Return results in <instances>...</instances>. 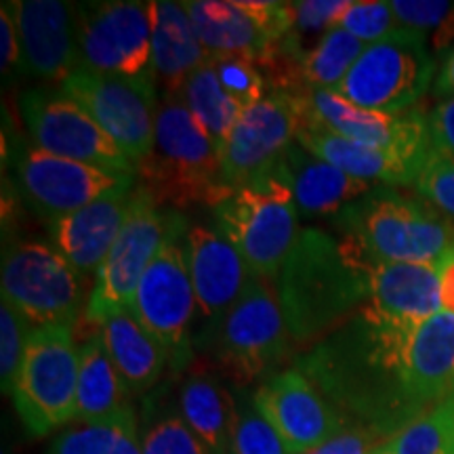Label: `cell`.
I'll list each match as a JSON object with an SVG mask.
<instances>
[{
	"instance_id": "obj_1",
	"label": "cell",
	"mask_w": 454,
	"mask_h": 454,
	"mask_svg": "<svg viewBox=\"0 0 454 454\" xmlns=\"http://www.w3.org/2000/svg\"><path fill=\"white\" fill-rule=\"evenodd\" d=\"M411 328L385 320L364 305L301 356L297 368L308 374L345 423L374 429L391 440L417 419L402 371V351Z\"/></svg>"
},
{
	"instance_id": "obj_2",
	"label": "cell",
	"mask_w": 454,
	"mask_h": 454,
	"mask_svg": "<svg viewBox=\"0 0 454 454\" xmlns=\"http://www.w3.org/2000/svg\"><path fill=\"white\" fill-rule=\"evenodd\" d=\"M368 261L348 236L303 230L278 276V297L291 339L320 340L368 303Z\"/></svg>"
},
{
	"instance_id": "obj_3",
	"label": "cell",
	"mask_w": 454,
	"mask_h": 454,
	"mask_svg": "<svg viewBox=\"0 0 454 454\" xmlns=\"http://www.w3.org/2000/svg\"><path fill=\"white\" fill-rule=\"evenodd\" d=\"M372 263L440 268L454 253V223L421 196L379 185L334 219Z\"/></svg>"
},
{
	"instance_id": "obj_4",
	"label": "cell",
	"mask_w": 454,
	"mask_h": 454,
	"mask_svg": "<svg viewBox=\"0 0 454 454\" xmlns=\"http://www.w3.org/2000/svg\"><path fill=\"white\" fill-rule=\"evenodd\" d=\"M154 202L175 208L217 207L230 190L221 179V154L181 99H162L150 156L137 168Z\"/></svg>"
},
{
	"instance_id": "obj_5",
	"label": "cell",
	"mask_w": 454,
	"mask_h": 454,
	"mask_svg": "<svg viewBox=\"0 0 454 454\" xmlns=\"http://www.w3.org/2000/svg\"><path fill=\"white\" fill-rule=\"evenodd\" d=\"M215 223L242 254L251 276H280L299 240V211L282 177L280 162L270 173L231 190L213 207Z\"/></svg>"
},
{
	"instance_id": "obj_6",
	"label": "cell",
	"mask_w": 454,
	"mask_h": 454,
	"mask_svg": "<svg viewBox=\"0 0 454 454\" xmlns=\"http://www.w3.org/2000/svg\"><path fill=\"white\" fill-rule=\"evenodd\" d=\"M81 348L70 326L34 328L11 400L26 431L43 438L76 419Z\"/></svg>"
},
{
	"instance_id": "obj_7",
	"label": "cell",
	"mask_w": 454,
	"mask_h": 454,
	"mask_svg": "<svg viewBox=\"0 0 454 454\" xmlns=\"http://www.w3.org/2000/svg\"><path fill=\"white\" fill-rule=\"evenodd\" d=\"M438 74L427 36L402 27L368 44L334 93L372 112L404 114L427 93Z\"/></svg>"
},
{
	"instance_id": "obj_8",
	"label": "cell",
	"mask_w": 454,
	"mask_h": 454,
	"mask_svg": "<svg viewBox=\"0 0 454 454\" xmlns=\"http://www.w3.org/2000/svg\"><path fill=\"white\" fill-rule=\"evenodd\" d=\"M217 364L236 383H251L280 364L286 356V320L274 286L265 278L251 276L230 311L208 331Z\"/></svg>"
},
{
	"instance_id": "obj_9",
	"label": "cell",
	"mask_w": 454,
	"mask_h": 454,
	"mask_svg": "<svg viewBox=\"0 0 454 454\" xmlns=\"http://www.w3.org/2000/svg\"><path fill=\"white\" fill-rule=\"evenodd\" d=\"M3 299L32 328H72L82 311V280L53 244L17 240L3 251Z\"/></svg>"
},
{
	"instance_id": "obj_10",
	"label": "cell",
	"mask_w": 454,
	"mask_h": 454,
	"mask_svg": "<svg viewBox=\"0 0 454 454\" xmlns=\"http://www.w3.org/2000/svg\"><path fill=\"white\" fill-rule=\"evenodd\" d=\"M187 221L177 211H160L144 187L116 238L101 268L95 274L93 291L87 301V320L104 325L112 314L130 309L135 293L145 270L154 261L167 238L185 225Z\"/></svg>"
},
{
	"instance_id": "obj_11",
	"label": "cell",
	"mask_w": 454,
	"mask_h": 454,
	"mask_svg": "<svg viewBox=\"0 0 454 454\" xmlns=\"http://www.w3.org/2000/svg\"><path fill=\"white\" fill-rule=\"evenodd\" d=\"M185 231L187 223L167 238L141 278L130 303V314L164 345L168 364L175 371L184 368L194 356L190 328L198 311L184 253Z\"/></svg>"
},
{
	"instance_id": "obj_12",
	"label": "cell",
	"mask_w": 454,
	"mask_h": 454,
	"mask_svg": "<svg viewBox=\"0 0 454 454\" xmlns=\"http://www.w3.org/2000/svg\"><path fill=\"white\" fill-rule=\"evenodd\" d=\"M87 110L93 121L135 167L150 156L156 135V82L114 74L76 70L59 87Z\"/></svg>"
},
{
	"instance_id": "obj_13",
	"label": "cell",
	"mask_w": 454,
	"mask_h": 454,
	"mask_svg": "<svg viewBox=\"0 0 454 454\" xmlns=\"http://www.w3.org/2000/svg\"><path fill=\"white\" fill-rule=\"evenodd\" d=\"M20 110L34 145L41 150L137 177V167L107 137L93 116L61 89H27L20 98Z\"/></svg>"
},
{
	"instance_id": "obj_14",
	"label": "cell",
	"mask_w": 454,
	"mask_h": 454,
	"mask_svg": "<svg viewBox=\"0 0 454 454\" xmlns=\"http://www.w3.org/2000/svg\"><path fill=\"white\" fill-rule=\"evenodd\" d=\"M81 67L156 82L150 3L110 0L78 4Z\"/></svg>"
},
{
	"instance_id": "obj_15",
	"label": "cell",
	"mask_w": 454,
	"mask_h": 454,
	"mask_svg": "<svg viewBox=\"0 0 454 454\" xmlns=\"http://www.w3.org/2000/svg\"><path fill=\"white\" fill-rule=\"evenodd\" d=\"M299 127H314L356 141V144L394 152L406 160L425 164L429 156L427 116L421 112L385 114L354 106L334 90H303L297 95Z\"/></svg>"
},
{
	"instance_id": "obj_16",
	"label": "cell",
	"mask_w": 454,
	"mask_h": 454,
	"mask_svg": "<svg viewBox=\"0 0 454 454\" xmlns=\"http://www.w3.org/2000/svg\"><path fill=\"white\" fill-rule=\"evenodd\" d=\"M17 190L32 213L53 221L81 211L114 190L135 184V175L112 173L90 164L49 154L36 145L21 147L15 160Z\"/></svg>"
},
{
	"instance_id": "obj_17",
	"label": "cell",
	"mask_w": 454,
	"mask_h": 454,
	"mask_svg": "<svg viewBox=\"0 0 454 454\" xmlns=\"http://www.w3.org/2000/svg\"><path fill=\"white\" fill-rule=\"evenodd\" d=\"M299 124L297 95L270 90L259 104L244 107L221 147V179L227 190L270 173L297 141Z\"/></svg>"
},
{
	"instance_id": "obj_18",
	"label": "cell",
	"mask_w": 454,
	"mask_h": 454,
	"mask_svg": "<svg viewBox=\"0 0 454 454\" xmlns=\"http://www.w3.org/2000/svg\"><path fill=\"white\" fill-rule=\"evenodd\" d=\"M253 400L293 454L314 450L348 427L343 417L299 368L271 374L259 385Z\"/></svg>"
},
{
	"instance_id": "obj_19",
	"label": "cell",
	"mask_w": 454,
	"mask_h": 454,
	"mask_svg": "<svg viewBox=\"0 0 454 454\" xmlns=\"http://www.w3.org/2000/svg\"><path fill=\"white\" fill-rule=\"evenodd\" d=\"M21 47V72L47 82L64 84L81 70L78 4L59 0L13 3Z\"/></svg>"
},
{
	"instance_id": "obj_20",
	"label": "cell",
	"mask_w": 454,
	"mask_h": 454,
	"mask_svg": "<svg viewBox=\"0 0 454 454\" xmlns=\"http://www.w3.org/2000/svg\"><path fill=\"white\" fill-rule=\"evenodd\" d=\"M184 253L198 314L208 322V331H213L242 294L251 271L217 225H187Z\"/></svg>"
},
{
	"instance_id": "obj_21",
	"label": "cell",
	"mask_w": 454,
	"mask_h": 454,
	"mask_svg": "<svg viewBox=\"0 0 454 454\" xmlns=\"http://www.w3.org/2000/svg\"><path fill=\"white\" fill-rule=\"evenodd\" d=\"M139 196V185H124L81 211L49 223L53 247L78 274H98L110 248L121 236Z\"/></svg>"
},
{
	"instance_id": "obj_22",
	"label": "cell",
	"mask_w": 454,
	"mask_h": 454,
	"mask_svg": "<svg viewBox=\"0 0 454 454\" xmlns=\"http://www.w3.org/2000/svg\"><path fill=\"white\" fill-rule=\"evenodd\" d=\"M404 387L414 412L423 414L454 391V314L440 309L408 333L404 351Z\"/></svg>"
},
{
	"instance_id": "obj_23",
	"label": "cell",
	"mask_w": 454,
	"mask_h": 454,
	"mask_svg": "<svg viewBox=\"0 0 454 454\" xmlns=\"http://www.w3.org/2000/svg\"><path fill=\"white\" fill-rule=\"evenodd\" d=\"M280 170L293 192L299 217L305 219H337L345 208L374 190L368 181L351 177L331 162L311 154L299 141H294L282 156Z\"/></svg>"
},
{
	"instance_id": "obj_24",
	"label": "cell",
	"mask_w": 454,
	"mask_h": 454,
	"mask_svg": "<svg viewBox=\"0 0 454 454\" xmlns=\"http://www.w3.org/2000/svg\"><path fill=\"white\" fill-rule=\"evenodd\" d=\"M368 303L385 320L417 326L442 309L440 270L414 263H368Z\"/></svg>"
},
{
	"instance_id": "obj_25",
	"label": "cell",
	"mask_w": 454,
	"mask_h": 454,
	"mask_svg": "<svg viewBox=\"0 0 454 454\" xmlns=\"http://www.w3.org/2000/svg\"><path fill=\"white\" fill-rule=\"evenodd\" d=\"M184 7L208 57L247 55L259 59L278 44L261 21L254 0H187Z\"/></svg>"
},
{
	"instance_id": "obj_26",
	"label": "cell",
	"mask_w": 454,
	"mask_h": 454,
	"mask_svg": "<svg viewBox=\"0 0 454 454\" xmlns=\"http://www.w3.org/2000/svg\"><path fill=\"white\" fill-rule=\"evenodd\" d=\"M152 17V64L162 99H179L187 78L208 61L207 49L192 26L184 3L154 0Z\"/></svg>"
},
{
	"instance_id": "obj_27",
	"label": "cell",
	"mask_w": 454,
	"mask_h": 454,
	"mask_svg": "<svg viewBox=\"0 0 454 454\" xmlns=\"http://www.w3.org/2000/svg\"><path fill=\"white\" fill-rule=\"evenodd\" d=\"M297 141L311 154L372 185H414L423 168L421 164L406 160L404 156H397L394 152L356 144L314 127H299Z\"/></svg>"
},
{
	"instance_id": "obj_28",
	"label": "cell",
	"mask_w": 454,
	"mask_h": 454,
	"mask_svg": "<svg viewBox=\"0 0 454 454\" xmlns=\"http://www.w3.org/2000/svg\"><path fill=\"white\" fill-rule=\"evenodd\" d=\"M99 331L129 394L141 395L154 387L168 364V354L160 340L139 325L130 309L112 314Z\"/></svg>"
},
{
	"instance_id": "obj_29",
	"label": "cell",
	"mask_w": 454,
	"mask_h": 454,
	"mask_svg": "<svg viewBox=\"0 0 454 454\" xmlns=\"http://www.w3.org/2000/svg\"><path fill=\"white\" fill-rule=\"evenodd\" d=\"M179 414L208 454H230L236 397L211 371H194L179 389Z\"/></svg>"
},
{
	"instance_id": "obj_30",
	"label": "cell",
	"mask_w": 454,
	"mask_h": 454,
	"mask_svg": "<svg viewBox=\"0 0 454 454\" xmlns=\"http://www.w3.org/2000/svg\"><path fill=\"white\" fill-rule=\"evenodd\" d=\"M129 389L114 366L101 331L93 333L81 345L78 368V423H98L129 408Z\"/></svg>"
},
{
	"instance_id": "obj_31",
	"label": "cell",
	"mask_w": 454,
	"mask_h": 454,
	"mask_svg": "<svg viewBox=\"0 0 454 454\" xmlns=\"http://www.w3.org/2000/svg\"><path fill=\"white\" fill-rule=\"evenodd\" d=\"M179 99L192 112V116L204 129V133L213 139L221 154V147L230 137L231 129H234L244 107L225 93L208 61L187 78L179 93Z\"/></svg>"
},
{
	"instance_id": "obj_32",
	"label": "cell",
	"mask_w": 454,
	"mask_h": 454,
	"mask_svg": "<svg viewBox=\"0 0 454 454\" xmlns=\"http://www.w3.org/2000/svg\"><path fill=\"white\" fill-rule=\"evenodd\" d=\"M49 454H144L133 406L106 421L82 423L64 431Z\"/></svg>"
},
{
	"instance_id": "obj_33",
	"label": "cell",
	"mask_w": 454,
	"mask_h": 454,
	"mask_svg": "<svg viewBox=\"0 0 454 454\" xmlns=\"http://www.w3.org/2000/svg\"><path fill=\"white\" fill-rule=\"evenodd\" d=\"M368 44L357 41L343 27H333L311 49L303 64L305 90H334L351 72Z\"/></svg>"
},
{
	"instance_id": "obj_34",
	"label": "cell",
	"mask_w": 454,
	"mask_h": 454,
	"mask_svg": "<svg viewBox=\"0 0 454 454\" xmlns=\"http://www.w3.org/2000/svg\"><path fill=\"white\" fill-rule=\"evenodd\" d=\"M389 446L397 454H454V391L404 425Z\"/></svg>"
},
{
	"instance_id": "obj_35",
	"label": "cell",
	"mask_w": 454,
	"mask_h": 454,
	"mask_svg": "<svg viewBox=\"0 0 454 454\" xmlns=\"http://www.w3.org/2000/svg\"><path fill=\"white\" fill-rule=\"evenodd\" d=\"M351 0H301L291 3L293 27L284 44L299 57H308L311 49L337 27L340 15L349 9Z\"/></svg>"
},
{
	"instance_id": "obj_36",
	"label": "cell",
	"mask_w": 454,
	"mask_h": 454,
	"mask_svg": "<svg viewBox=\"0 0 454 454\" xmlns=\"http://www.w3.org/2000/svg\"><path fill=\"white\" fill-rule=\"evenodd\" d=\"M230 454H293L251 397H236V423Z\"/></svg>"
},
{
	"instance_id": "obj_37",
	"label": "cell",
	"mask_w": 454,
	"mask_h": 454,
	"mask_svg": "<svg viewBox=\"0 0 454 454\" xmlns=\"http://www.w3.org/2000/svg\"><path fill=\"white\" fill-rule=\"evenodd\" d=\"M389 4L402 27L421 32L425 36L434 32L435 47L450 51L454 44V3H446V0H391Z\"/></svg>"
},
{
	"instance_id": "obj_38",
	"label": "cell",
	"mask_w": 454,
	"mask_h": 454,
	"mask_svg": "<svg viewBox=\"0 0 454 454\" xmlns=\"http://www.w3.org/2000/svg\"><path fill=\"white\" fill-rule=\"evenodd\" d=\"M208 64L217 74L221 87L231 99L242 107L259 104L270 93L263 72L254 64L253 57L247 55H211Z\"/></svg>"
},
{
	"instance_id": "obj_39",
	"label": "cell",
	"mask_w": 454,
	"mask_h": 454,
	"mask_svg": "<svg viewBox=\"0 0 454 454\" xmlns=\"http://www.w3.org/2000/svg\"><path fill=\"white\" fill-rule=\"evenodd\" d=\"M337 26L366 44L379 43L402 30L391 4L385 0H351L349 9L340 15Z\"/></svg>"
},
{
	"instance_id": "obj_40",
	"label": "cell",
	"mask_w": 454,
	"mask_h": 454,
	"mask_svg": "<svg viewBox=\"0 0 454 454\" xmlns=\"http://www.w3.org/2000/svg\"><path fill=\"white\" fill-rule=\"evenodd\" d=\"M32 331L30 322L9 301L3 299V305H0V383H3L4 394L9 395Z\"/></svg>"
},
{
	"instance_id": "obj_41",
	"label": "cell",
	"mask_w": 454,
	"mask_h": 454,
	"mask_svg": "<svg viewBox=\"0 0 454 454\" xmlns=\"http://www.w3.org/2000/svg\"><path fill=\"white\" fill-rule=\"evenodd\" d=\"M414 187L425 202L454 223V156L429 150Z\"/></svg>"
},
{
	"instance_id": "obj_42",
	"label": "cell",
	"mask_w": 454,
	"mask_h": 454,
	"mask_svg": "<svg viewBox=\"0 0 454 454\" xmlns=\"http://www.w3.org/2000/svg\"><path fill=\"white\" fill-rule=\"evenodd\" d=\"M141 450L144 454H208L181 414H167L152 423L141 442Z\"/></svg>"
},
{
	"instance_id": "obj_43",
	"label": "cell",
	"mask_w": 454,
	"mask_h": 454,
	"mask_svg": "<svg viewBox=\"0 0 454 454\" xmlns=\"http://www.w3.org/2000/svg\"><path fill=\"white\" fill-rule=\"evenodd\" d=\"M387 442L389 440L379 431L362 427V425H348L325 444L305 454H372Z\"/></svg>"
},
{
	"instance_id": "obj_44",
	"label": "cell",
	"mask_w": 454,
	"mask_h": 454,
	"mask_svg": "<svg viewBox=\"0 0 454 454\" xmlns=\"http://www.w3.org/2000/svg\"><path fill=\"white\" fill-rule=\"evenodd\" d=\"M0 67H3L4 78L21 72V47L13 3H3V9H0Z\"/></svg>"
},
{
	"instance_id": "obj_45",
	"label": "cell",
	"mask_w": 454,
	"mask_h": 454,
	"mask_svg": "<svg viewBox=\"0 0 454 454\" xmlns=\"http://www.w3.org/2000/svg\"><path fill=\"white\" fill-rule=\"evenodd\" d=\"M429 145L438 154L454 156V99H444L427 116Z\"/></svg>"
},
{
	"instance_id": "obj_46",
	"label": "cell",
	"mask_w": 454,
	"mask_h": 454,
	"mask_svg": "<svg viewBox=\"0 0 454 454\" xmlns=\"http://www.w3.org/2000/svg\"><path fill=\"white\" fill-rule=\"evenodd\" d=\"M434 95L440 101L454 99V49L448 51L434 81Z\"/></svg>"
},
{
	"instance_id": "obj_47",
	"label": "cell",
	"mask_w": 454,
	"mask_h": 454,
	"mask_svg": "<svg viewBox=\"0 0 454 454\" xmlns=\"http://www.w3.org/2000/svg\"><path fill=\"white\" fill-rule=\"evenodd\" d=\"M440 299L442 309L454 314V253L442 261L440 265Z\"/></svg>"
},
{
	"instance_id": "obj_48",
	"label": "cell",
	"mask_w": 454,
	"mask_h": 454,
	"mask_svg": "<svg viewBox=\"0 0 454 454\" xmlns=\"http://www.w3.org/2000/svg\"><path fill=\"white\" fill-rule=\"evenodd\" d=\"M372 454H397V452L394 450V448H391V446H389V442H387V444H383L381 448H379V450H377V452H372Z\"/></svg>"
}]
</instances>
